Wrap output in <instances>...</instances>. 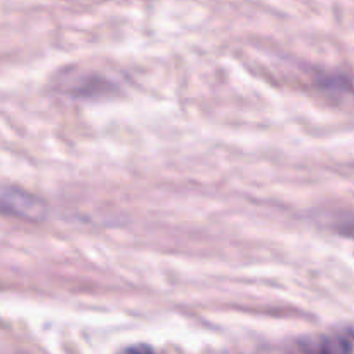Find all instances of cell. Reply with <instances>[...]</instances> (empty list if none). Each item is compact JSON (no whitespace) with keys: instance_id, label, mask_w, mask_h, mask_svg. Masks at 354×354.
Instances as JSON below:
<instances>
[{"instance_id":"2","label":"cell","mask_w":354,"mask_h":354,"mask_svg":"<svg viewBox=\"0 0 354 354\" xmlns=\"http://www.w3.org/2000/svg\"><path fill=\"white\" fill-rule=\"evenodd\" d=\"M351 351L353 347L346 337L328 335L306 340L294 354H351Z\"/></svg>"},{"instance_id":"3","label":"cell","mask_w":354,"mask_h":354,"mask_svg":"<svg viewBox=\"0 0 354 354\" xmlns=\"http://www.w3.org/2000/svg\"><path fill=\"white\" fill-rule=\"evenodd\" d=\"M120 354H155V353H153L151 347L148 346H132L122 351Z\"/></svg>"},{"instance_id":"1","label":"cell","mask_w":354,"mask_h":354,"mask_svg":"<svg viewBox=\"0 0 354 354\" xmlns=\"http://www.w3.org/2000/svg\"><path fill=\"white\" fill-rule=\"evenodd\" d=\"M0 212L16 219L39 223L47 217V205L42 198L19 188H0Z\"/></svg>"}]
</instances>
